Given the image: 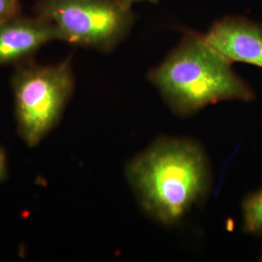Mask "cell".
Here are the masks:
<instances>
[{"instance_id":"obj_4","label":"cell","mask_w":262,"mask_h":262,"mask_svg":"<svg viewBox=\"0 0 262 262\" xmlns=\"http://www.w3.org/2000/svg\"><path fill=\"white\" fill-rule=\"evenodd\" d=\"M131 7L117 0H39L34 11L56 26L61 41L109 53L134 26Z\"/></svg>"},{"instance_id":"obj_11","label":"cell","mask_w":262,"mask_h":262,"mask_svg":"<svg viewBox=\"0 0 262 262\" xmlns=\"http://www.w3.org/2000/svg\"><path fill=\"white\" fill-rule=\"evenodd\" d=\"M259 260H260V261H262V254H261V256H260V259H259Z\"/></svg>"},{"instance_id":"obj_3","label":"cell","mask_w":262,"mask_h":262,"mask_svg":"<svg viewBox=\"0 0 262 262\" xmlns=\"http://www.w3.org/2000/svg\"><path fill=\"white\" fill-rule=\"evenodd\" d=\"M18 131L34 147L60 121L75 88L71 59L42 66L29 60L16 66L11 78Z\"/></svg>"},{"instance_id":"obj_8","label":"cell","mask_w":262,"mask_h":262,"mask_svg":"<svg viewBox=\"0 0 262 262\" xmlns=\"http://www.w3.org/2000/svg\"><path fill=\"white\" fill-rule=\"evenodd\" d=\"M20 14L19 0H0V23Z\"/></svg>"},{"instance_id":"obj_5","label":"cell","mask_w":262,"mask_h":262,"mask_svg":"<svg viewBox=\"0 0 262 262\" xmlns=\"http://www.w3.org/2000/svg\"><path fill=\"white\" fill-rule=\"evenodd\" d=\"M61 41L56 26L35 14H19L0 23V66H19L29 61L48 43Z\"/></svg>"},{"instance_id":"obj_6","label":"cell","mask_w":262,"mask_h":262,"mask_svg":"<svg viewBox=\"0 0 262 262\" xmlns=\"http://www.w3.org/2000/svg\"><path fill=\"white\" fill-rule=\"evenodd\" d=\"M210 46L228 61L262 68V24L242 16L219 19L203 34Z\"/></svg>"},{"instance_id":"obj_2","label":"cell","mask_w":262,"mask_h":262,"mask_svg":"<svg viewBox=\"0 0 262 262\" xmlns=\"http://www.w3.org/2000/svg\"><path fill=\"white\" fill-rule=\"evenodd\" d=\"M231 62L203 34L187 31L148 80L178 116L187 117L221 101H252L255 94L235 73Z\"/></svg>"},{"instance_id":"obj_10","label":"cell","mask_w":262,"mask_h":262,"mask_svg":"<svg viewBox=\"0 0 262 262\" xmlns=\"http://www.w3.org/2000/svg\"><path fill=\"white\" fill-rule=\"evenodd\" d=\"M119 2H122L123 4L132 6V4L137 3V2H150V3H158L159 0H117Z\"/></svg>"},{"instance_id":"obj_9","label":"cell","mask_w":262,"mask_h":262,"mask_svg":"<svg viewBox=\"0 0 262 262\" xmlns=\"http://www.w3.org/2000/svg\"><path fill=\"white\" fill-rule=\"evenodd\" d=\"M7 177V162L4 150L0 148V183Z\"/></svg>"},{"instance_id":"obj_1","label":"cell","mask_w":262,"mask_h":262,"mask_svg":"<svg viewBox=\"0 0 262 262\" xmlns=\"http://www.w3.org/2000/svg\"><path fill=\"white\" fill-rule=\"evenodd\" d=\"M126 179L142 209L160 224L175 225L206 196L211 168L202 146L162 137L131 159Z\"/></svg>"},{"instance_id":"obj_7","label":"cell","mask_w":262,"mask_h":262,"mask_svg":"<svg viewBox=\"0 0 262 262\" xmlns=\"http://www.w3.org/2000/svg\"><path fill=\"white\" fill-rule=\"evenodd\" d=\"M242 209L244 230L262 237V187L244 200Z\"/></svg>"}]
</instances>
